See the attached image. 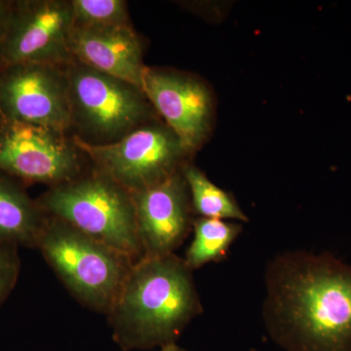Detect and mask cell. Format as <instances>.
<instances>
[{
	"instance_id": "6da1fadb",
	"label": "cell",
	"mask_w": 351,
	"mask_h": 351,
	"mask_svg": "<svg viewBox=\"0 0 351 351\" xmlns=\"http://www.w3.org/2000/svg\"><path fill=\"white\" fill-rule=\"evenodd\" d=\"M263 318L286 351H351V265L329 253L287 251L267 263Z\"/></svg>"
},
{
	"instance_id": "7a4b0ae2",
	"label": "cell",
	"mask_w": 351,
	"mask_h": 351,
	"mask_svg": "<svg viewBox=\"0 0 351 351\" xmlns=\"http://www.w3.org/2000/svg\"><path fill=\"white\" fill-rule=\"evenodd\" d=\"M203 313L193 270L175 254L132 265L110 308L113 338L124 350L176 343Z\"/></svg>"
},
{
	"instance_id": "3957f363",
	"label": "cell",
	"mask_w": 351,
	"mask_h": 351,
	"mask_svg": "<svg viewBox=\"0 0 351 351\" xmlns=\"http://www.w3.org/2000/svg\"><path fill=\"white\" fill-rule=\"evenodd\" d=\"M41 204L56 219L127 258L144 255L132 195L107 176L57 184Z\"/></svg>"
},
{
	"instance_id": "277c9868",
	"label": "cell",
	"mask_w": 351,
	"mask_h": 351,
	"mask_svg": "<svg viewBox=\"0 0 351 351\" xmlns=\"http://www.w3.org/2000/svg\"><path fill=\"white\" fill-rule=\"evenodd\" d=\"M36 245L78 299L110 313L131 269L130 258L59 219L44 223Z\"/></svg>"
},
{
	"instance_id": "5b68a950",
	"label": "cell",
	"mask_w": 351,
	"mask_h": 351,
	"mask_svg": "<svg viewBox=\"0 0 351 351\" xmlns=\"http://www.w3.org/2000/svg\"><path fill=\"white\" fill-rule=\"evenodd\" d=\"M73 123L101 145L115 142L144 126L154 107L144 91L78 61L66 64Z\"/></svg>"
},
{
	"instance_id": "8992f818",
	"label": "cell",
	"mask_w": 351,
	"mask_h": 351,
	"mask_svg": "<svg viewBox=\"0 0 351 351\" xmlns=\"http://www.w3.org/2000/svg\"><path fill=\"white\" fill-rule=\"evenodd\" d=\"M73 145L90 156L101 174L131 195L182 172L189 154L174 132L159 124L140 127L108 144H91L75 137Z\"/></svg>"
},
{
	"instance_id": "52a82bcc",
	"label": "cell",
	"mask_w": 351,
	"mask_h": 351,
	"mask_svg": "<svg viewBox=\"0 0 351 351\" xmlns=\"http://www.w3.org/2000/svg\"><path fill=\"white\" fill-rule=\"evenodd\" d=\"M0 80V101L13 122L63 134L73 125L68 80L62 66L15 64Z\"/></svg>"
},
{
	"instance_id": "ba28073f",
	"label": "cell",
	"mask_w": 351,
	"mask_h": 351,
	"mask_svg": "<svg viewBox=\"0 0 351 351\" xmlns=\"http://www.w3.org/2000/svg\"><path fill=\"white\" fill-rule=\"evenodd\" d=\"M75 145L63 134L13 122L0 134V169L27 181L64 184L80 169Z\"/></svg>"
},
{
	"instance_id": "9c48e42d",
	"label": "cell",
	"mask_w": 351,
	"mask_h": 351,
	"mask_svg": "<svg viewBox=\"0 0 351 351\" xmlns=\"http://www.w3.org/2000/svg\"><path fill=\"white\" fill-rule=\"evenodd\" d=\"M143 91L186 152L204 144L214 112L213 97L204 83L193 76L147 68Z\"/></svg>"
},
{
	"instance_id": "30bf717a",
	"label": "cell",
	"mask_w": 351,
	"mask_h": 351,
	"mask_svg": "<svg viewBox=\"0 0 351 351\" xmlns=\"http://www.w3.org/2000/svg\"><path fill=\"white\" fill-rule=\"evenodd\" d=\"M73 27L71 1L46 0L29 4L5 36L4 60L11 66L68 64L73 61L69 48Z\"/></svg>"
},
{
	"instance_id": "8fae6325",
	"label": "cell",
	"mask_w": 351,
	"mask_h": 351,
	"mask_svg": "<svg viewBox=\"0 0 351 351\" xmlns=\"http://www.w3.org/2000/svg\"><path fill=\"white\" fill-rule=\"evenodd\" d=\"M144 257L171 255L193 228V205L182 172L132 195Z\"/></svg>"
},
{
	"instance_id": "7c38bea8",
	"label": "cell",
	"mask_w": 351,
	"mask_h": 351,
	"mask_svg": "<svg viewBox=\"0 0 351 351\" xmlns=\"http://www.w3.org/2000/svg\"><path fill=\"white\" fill-rule=\"evenodd\" d=\"M69 48L75 61L143 90L147 66L132 25H75Z\"/></svg>"
},
{
	"instance_id": "4fadbf2b",
	"label": "cell",
	"mask_w": 351,
	"mask_h": 351,
	"mask_svg": "<svg viewBox=\"0 0 351 351\" xmlns=\"http://www.w3.org/2000/svg\"><path fill=\"white\" fill-rule=\"evenodd\" d=\"M43 226L38 208L19 189L0 180V244L36 245Z\"/></svg>"
},
{
	"instance_id": "5bb4252c",
	"label": "cell",
	"mask_w": 351,
	"mask_h": 351,
	"mask_svg": "<svg viewBox=\"0 0 351 351\" xmlns=\"http://www.w3.org/2000/svg\"><path fill=\"white\" fill-rule=\"evenodd\" d=\"M193 228L195 237L184 258L193 271L208 263L226 261L242 232L241 223L201 217L193 221Z\"/></svg>"
},
{
	"instance_id": "9a60e30c",
	"label": "cell",
	"mask_w": 351,
	"mask_h": 351,
	"mask_svg": "<svg viewBox=\"0 0 351 351\" xmlns=\"http://www.w3.org/2000/svg\"><path fill=\"white\" fill-rule=\"evenodd\" d=\"M182 174L188 184L193 210L200 215L201 218L225 219L237 223L249 221L233 196L210 181L198 168L186 165Z\"/></svg>"
},
{
	"instance_id": "2e32d148",
	"label": "cell",
	"mask_w": 351,
	"mask_h": 351,
	"mask_svg": "<svg viewBox=\"0 0 351 351\" xmlns=\"http://www.w3.org/2000/svg\"><path fill=\"white\" fill-rule=\"evenodd\" d=\"M73 20L77 25H131L123 0H73Z\"/></svg>"
},
{
	"instance_id": "e0dca14e",
	"label": "cell",
	"mask_w": 351,
	"mask_h": 351,
	"mask_svg": "<svg viewBox=\"0 0 351 351\" xmlns=\"http://www.w3.org/2000/svg\"><path fill=\"white\" fill-rule=\"evenodd\" d=\"M0 244V302L13 288L18 274V262L12 252Z\"/></svg>"
},
{
	"instance_id": "ac0fdd59",
	"label": "cell",
	"mask_w": 351,
	"mask_h": 351,
	"mask_svg": "<svg viewBox=\"0 0 351 351\" xmlns=\"http://www.w3.org/2000/svg\"><path fill=\"white\" fill-rule=\"evenodd\" d=\"M7 34V21L5 17V12L2 10L1 6H0V39L2 36H5Z\"/></svg>"
},
{
	"instance_id": "d6986e66",
	"label": "cell",
	"mask_w": 351,
	"mask_h": 351,
	"mask_svg": "<svg viewBox=\"0 0 351 351\" xmlns=\"http://www.w3.org/2000/svg\"><path fill=\"white\" fill-rule=\"evenodd\" d=\"M159 351H189L184 350V348H181L176 343H169V345H166L160 348V350Z\"/></svg>"
}]
</instances>
